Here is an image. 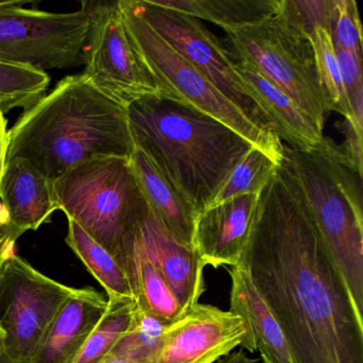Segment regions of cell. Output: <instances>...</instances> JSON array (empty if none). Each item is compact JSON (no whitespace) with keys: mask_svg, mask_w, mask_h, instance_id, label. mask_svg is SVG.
<instances>
[{"mask_svg":"<svg viewBox=\"0 0 363 363\" xmlns=\"http://www.w3.org/2000/svg\"><path fill=\"white\" fill-rule=\"evenodd\" d=\"M241 267L297 363H363V313L284 161L257 201Z\"/></svg>","mask_w":363,"mask_h":363,"instance_id":"cell-1","label":"cell"},{"mask_svg":"<svg viewBox=\"0 0 363 363\" xmlns=\"http://www.w3.org/2000/svg\"><path fill=\"white\" fill-rule=\"evenodd\" d=\"M6 162L26 159L50 180L95 157L131 158L127 108L95 88L84 74L67 76L25 110L8 131Z\"/></svg>","mask_w":363,"mask_h":363,"instance_id":"cell-2","label":"cell"},{"mask_svg":"<svg viewBox=\"0 0 363 363\" xmlns=\"http://www.w3.org/2000/svg\"><path fill=\"white\" fill-rule=\"evenodd\" d=\"M135 147L201 213L252 147L230 127L176 99L146 96L127 107Z\"/></svg>","mask_w":363,"mask_h":363,"instance_id":"cell-3","label":"cell"},{"mask_svg":"<svg viewBox=\"0 0 363 363\" xmlns=\"http://www.w3.org/2000/svg\"><path fill=\"white\" fill-rule=\"evenodd\" d=\"M284 161L363 313L362 172L340 146L325 138L308 152L284 146Z\"/></svg>","mask_w":363,"mask_h":363,"instance_id":"cell-4","label":"cell"},{"mask_svg":"<svg viewBox=\"0 0 363 363\" xmlns=\"http://www.w3.org/2000/svg\"><path fill=\"white\" fill-rule=\"evenodd\" d=\"M57 210L77 223L123 267L125 246L150 212L130 158L95 157L52 180Z\"/></svg>","mask_w":363,"mask_h":363,"instance_id":"cell-5","label":"cell"},{"mask_svg":"<svg viewBox=\"0 0 363 363\" xmlns=\"http://www.w3.org/2000/svg\"><path fill=\"white\" fill-rule=\"evenodd\" d=\"M125 28L148 69L172 99L182 101L230 127L277 164L284 161V144L275 133L252 123L225 97L196 67L174 50L135 10L128 0H118Z\"/></svg>","mask_w":363,"mask_h":363,"instance_id":"cell-6","label":"cell"},{"mask_svg":"<svg viewBox=\"0 0 363 363\" xmlns=\"http://www.w3.org/2000/svg\"><path fill=\"white\" fill-rule=\"evenodd\" d=\"M224 33L230 57L252 65L324 129L329 110L309 39L291 30L276 14L257 24Z\"/></svg>","mask_w":363,"mask_h":363,"instance_id":"cell-7","label":"cell"},{"mask_svg":"<svg viewBox=\"0 0 363 363\" xmlns=\"http://www.w3.org/2000/svg\"><path fill=\"white\" fill-rule=\"evenodd\" d=\"M76 288L12 255L0 275V363H29Z\"/></svg>","mask_w":363,"mask_h":363,"instance_id":"cell-8","label":"cell"},{"mask_svg":"<svg viewBox=\"0 0 363 363\" xmlns=\"http://www.w3.org/2000/svg\"><path fill=\"white\" fill-rule=\"evenodd\" d=\"M27 1H0V60L35 69L84 65L91 18L82 9L52 13L25 7Z\"/></svg>","mask_w":363,"mask_h":363,"instance_id":"cell-9","label":"cell"},{"mask_svg":"<svg viewBox=\"0 0 363 363\" xmlns=\"http://www.w3.org/2000/svg\"><path fill=\"white\" fill-rule=\"evenodd\" d=\"M84 4L91 18L84 50V77L126 108L146 96L172 99L133 46L118 1Z\"/></svg>","mask_w":363,"mask_h":363,"instance_id":"cell-10","label":"cell"},{"mask_svg":"<svg viewBox=\"0 0 363 363\" xmlns=\"http://www.w3.org/2000/svg\"><path fill=\"white\" fill-rule=\"evenodd\" d=\"M131 8L158 33L174 50L196 67L213 86L235 104L252 123L263 130L275 133L269 116L257 103L235 62L201 21L159 7L152 0H128ZM278 137V135H277Z\"/></svg>","mask_w":363,"mask_h":363,"instance_id":"cell-11","label":"cell"},{"mask_svg":"<svg viewBox=\"0 0 363 363\" xmlns=\"http://www.w3.org/2000/svg\"><path fill=\"white\" fill-rule=\"evenodd\" d=\"M237 346L255 352L245 320L230 310L197 303L167 325L152 363H216Z\"/></svg>","mask_w":363,"mask_h":363,"instance_id":"cell-12","label":"cell"},{"mask_svg":"<svg viewBox=\"0 0 363 363\" xmlns=\"http://www.w3.org/2000/svg\"><path fill=\"white\" fill-rule=\"evenodd\" d=\"M258 195H241L197 214L192 244L205 267L239 264L247 245Z\"/></svg>","mask_w":363,"mask_h":363,"instance_id":"cell-13","label":"cell"},{"mask_svg":"<svg viewBox=\"0 0 363 363\" xmlns=\"http://www.w3.org/2000/svg\"><path fill=\"white\" fill-rule=\"evenodd\" d=\"M138 233L152 262L171 284L184 311L199 303L206 289V267L194 247L176 239L150 209L140 223Z\"/></svg>","mask_w":363,"mask_h":363,"instance_id":"cell-14","label":"cell"},{"mask_svg":"<svg viewBox=\"0 0 363 363\" xmlns=\"http://www.w3.org/2000/svg\"><path fill=\"white\" fill-rule=\"evenodd\" d=\"M108 299L92 288H76L57 314L29 363H74L105 314Z\"/></svg>","mask_w":363,"mask_h":363,"instance_id":"cell-15","label":"cell"},{"mask_svg":"<svg viewBox=\"0 0 363 363\" xmlns=\"http://www.w3.org/2000/svg\"><path fill=\"white\" fill-rule=\"evenodd\" d=\"M0 203L18 237L39 229L57 210L52 180L20 157L5 163L0 182Z\"/></svg>","mask_w":363,"mask_h":363,"instance_id":"cell-16","label":"cell"},{"mask_svg":"<svg viewBox=\"0 0 363 363\" xmlns=\"http://www.w3.org/2000/svg\"><path fill=\"white\" fill-rule=\"evenodd\" d=\"M235 71L241 76L257 103L265 112L275 128L276 135L289 147L308 152L322 143L323 129L313 118L301 109L288 95L272 84L252 65L231 57Z\"/></svg>","mask_w":363,"mask_h":363,"instance_id":"cell-17","label":"cell"},{"mask_svg":"<svg viewBox=\"0 0 363 363\" xmlns=\"http://www.w3.org/2000/svg\"><path fill=\"white\" fill-rule=\"evenodd\" d=\"M228 273L231 278L230 311L245 320L255 352H260L263 363H297L279 325L247 274L239 267H229Z\"/></svg>","mask_w":363,"mask_h":363,"instance_id":"cell-18","label":"cell"},{"mask_svg":"<svg viewBox=\"0 0 363 363\" xmlns=\"http://www.w3.org/2000/svg\"><path fill=\"white\" fill-rule=\"evenodd\" d=\"M138 227L127 241L123 269L128 278L138 306L169 324L186 311L171 284L146 252L138 233Z\"/></svg>","mask_w":363,"mask_h":363,"instance_id":"cell-19","label":"cell"},{"mask_svg":"<svg viewBox=\"0 0 363 363\" xmlns=\"http://www.w3.org/2000/svg\"><path fill=\"white\" fill-rule=\"evenodd\" d=\"M130 162L150 211L176 239L193 246L196 213L192 206L141 150L135 148Z\"/></svg>","mask_w":363,"mask_h":363,"instance_id":"cell-20","label":"cell"},{"mask_svg":"<svg viewBox=\"0 0 363 363\" xmlns=\"http://www.w3.org/2000/svg\"><path fill=\"white\" fill-rule=\"evenodd\" d=\"M159 7L208 21L223 30H237L272 18L279 0H152Z\"/></svg>","mask_w":363,"mask_h":363,"instance_id":"cell-21","label":"cell"},{"mask_svg":"<svg viewBox=\"0 0 363 363\" xmlns=\"http://www.w3.org/2000/svg\"><path fill=\"white\" fill-rule=\"evenodd\" d=\"M65 242L104 286L108 298L127 297L135 299L128 278L120 263L74 220H69Z\"/></svg>","mask_w":363,"mask_h":363,"instance_id":"cell-22","label":"cell"},{"mask_svg":"<svg viewBox=\"0 0 363 363\" xmlns=\"http://www.w3.org/2000/svg\"><path fill=\"white\" fill-rule=\"evenodd\" d=\"M137 301L127 297L108 298V307L74 363H99L113 350L133 322Z\"/></svg>","mask_w":363,"mask_h":363,"instance_id":"cell-23","label":"cell"},{"mask_svg":"<svg viewBox=\"0 0 363 363\" xmlns=\"http://www.w3.org/2000/svg\"><path fill=\"white\" fill-rule=\"evenodd\" d=\"M50 78L43 69L0 60V105L4 112L35 105L48 90Z\"/></svg>","mask_w":363,"mask_h":363,"instance_id":"cell-24","label":"cell"},{"mask_svg":"<svg viewBox=\"0 0 363 363\" xmlns=\"http://www.w3.org/2000/svg\"><path fill=\"white\" fill-rule=\"evenodd\" d=\"M167 323L138 306L128 330L118 340L110 354L133 363H152L160 350Z\"/></svg>","mask_w":363,"mask_h":363,"instance_id":"cell-25","label":"cell"},{"mask_svg":"<svg viewBox=\"0 0 363 363\" xmlns=\"http://www.w3.org/2000/svg\"><path fill=\"white\" fill-rule=\"evenodd\" d=\"M318 82L329 111H335L352 122V112L342 82L339 63L333 48L330 33L324 28H316L310 38Z\"/></svg>","mask_w":363,"mask_h":363,"instance_id":"cell-26","label":"cell"},{"mask_svg":"<svg viewBox=\"0 0 363 363\" xmlns=\"http://www.w3.org/2000/svg\"><path fill=\"white\" fill-rule=\"evenodd\" d=\"M278 165L280 164H277L265 152L252 146L233 167L209 207L241 195L259 194Z\"/></svg>","mask_w":363,"mask_h":363,"instance_id":"cell-27","label":"cell"},{"mask_svg":"<svg viewBox=\"0 0 363 363\" xmlns=\"http://www.w3.org/2000/svg\"><path fill=\"white\" fill-rule=\"evenodd\" d=\"M335 0H279L276 16L297 35L310 40L316 28L330 33Z\"/></svg>","mask_w":363,"mask_h":363,"instance_id":"cell-28","label":"cell"},{"mask_svg":"<svg viewBox=\"0 0 363 363\" xmlns=\"http://www.w3.org/2000/svg\"><path fill=\"white\" fill-rule=\"evenodd\" d=\"M335 50L362 55V27L354 0H335L330 28Z\"/></svg>","mask_w":363,"mask_h":363,"instance_id":"cell-29","label":"cell"},{"mask_svg":"<svg viewBox=\"0 0 363 363\" xmlns=\"http://www.w3.org/2000/svg\"><path fill=\"white\" fill-rule=\"evenodd\" d=\"M339 63L342 82L352 112V122L357 133L363 130L362 55L343 50H335Z\"/></svg>","mask_w":363,"mask_h":363,"instance_id":"cell-30","label":"cell"},{"mask_svg":"<svg viewBox=\"0 0 363 363\" xmlns=\"http://www.w3.org/2000/svg\"><path fill=\"white\" fill-rule=\"evenodd\" d=\"M18 238L10 226L7 212L0 203V275L10 257L14 255V246Z\"/></svg>","mask_w":363,"mask_h":363,"instance_id":"cell-31","label":"cell"},{"mask_svg":"<svg viewBox=\"0 0 363 363\" xmlns=\"http://www.w3.org/2000/svg\"><path fill=\"white\" fill-rule=\"evenodd\" d=\"M8 141H9V137H8V121L6 118L5 112L0 110V182H1L4 169H5Z\"/></svg>","mask_w":363,"mask_h":363,"instance_id":"cell-32","label":"cell"},{"mask_svg":"<svg viewBox=\"0 0 363 363\" xmlns=\"http://www.w3.org/2000/svg\"><path fill=\"white\" fill-rule=\"evenodd\" d=\"M216 363H257V360L244 354L243 350H238V352H231L228 356L220 359Z\"/></svg>","mask_w":363,"mask_h":363,"instance_id":"cell-33","label":"cell"},{"mask_svg":"<svg viewBox=\"0 0 363 363\" xmlns=\"http://www.w3.org/2000/svg\"><path fill=\"white\" fill-rule=\"evenodd\" d=\"M99 363H133L129 362V361L124 360V359L118 358V357L113 356V354H109L108 356H106L103 360Z\"/></svg>","mask_w":363,"mask_h":363,"instance_id":"cell-34","label":"cell"},{"mask_svg":"<svg viewBox=\"0 0 363 363\" xmlns=\"http://www.w3.org/2000/svg\"><path fill=\"white\" fill-rule=\"evenodd\" d=\"M0 110H1V111H4V109H3V107H1V105H0Z\"/></svg>","mask_w":363,"mask_h":363,"instance_id":"cell-35","label":"cell"}]
</instances>
